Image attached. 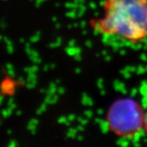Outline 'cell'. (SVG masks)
Masks as SVG:
<instances>
[{
	"mask_svg": "<svg viewBox=\"0 0 147 147\" xmlns=\"http://www.w3.org/2000/svg\"><path fill=\"white\" fill-rule=\"evenodd\" d=\"M103 7V16L91 22L96 31L131 43L146 38L147 0H104Z\"/></svg>",
	"mask_w": 147,
	"mask_h": 147,
	"instance_id": "obj_1",
	"label": "cell"
},
{
	"mask_svg": "<svg viewBox=\"0 0 147 147\" xmlns=\"http://www.w3.org/2000/svg\"><path fill=\"white\" fill-rule=\"evenodd\" d=\"M145 114L136 100L123 98L110 105L106 120L110 131L116 136L130 138L144 129Z\"/></svg>",
	"mask_w": 147,
	"mask_h": 147,
	"instance_id": "obj_2",
	"label": "cell"
},
{
	"mask_svg": "<svg viewBox=\"0 0 147 147\" xmlns=\"http://www.w3.org/2000/svg\"><path fill=\"white\" fill-rule=\"evenodd\" d=\"M144 130L147 133V112L145 114V123H144Z\"/></svg>",
	"mask_w": 147,
	"mask_h": 147,
	"instance_id": "obj_3",
	"label": "cell"
}]
</instances>
